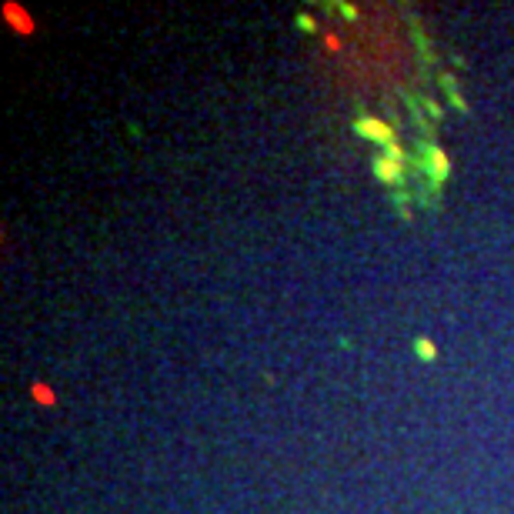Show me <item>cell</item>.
Masks as SVG:
<instances>
[{"label": "cell", "mask_w": 514, "mask_h": 514, "mask_svg": "<svg viewBox=\"0 0 514 514\" xmlns=\"http://www.w3.org/2000/svg\"><path fill=\"white\" fill-rule=\"evenodd\" d=\"M354 130H358L361 137H371L377 144H394V130L387 127L384 120H377V117H361L358 124H354Z\"/></svg>", "instance_id": "obj_1"}, {"label": "cell", "mask_w": 514, "mask_h": 514, "mask_svg": "<svg viewBox=\"0 0 514 514\" xmlns=\"http://www.w3.org/2000/svg\"><path fill=\"white\" fill-rule=\"evenodd\" d=\"M427 161H431V174H434L437 180H444V177H448L451 161H448V154H444L441 147H431V151H427Z\"/></svg>", "instance_id": "obj_2"}, {"label": "cell", "mask_w": 514, "mask_h": 514, "mask_svg": "<svg viewBox=\"0 0 514 514\" xmlns=\"http://www.w3.org/2000/svg\"><path fill=\"white\" fill-rule=\"evenodd\" d=\"M374 170H377V177H381V180H391V184L401 177V164H398V161H391V157L374 161Z\"/></svg>", "instance_id": "obj_3"}, {"label": "cell", "mask_w": 514, "mask_h": 514, "mask_svg": "<svg viewBox=\"0 0 514 514\" xmlns=\"http://www.w3.org/2000/svg\"><path fill=\"white\" fill-rule=\"evenodd\" d=\"M4 17H7V24H17V27H20V34H30V30H34V20H27L24 11H20V7H13V4H7V7H4Z\"/></svg>", "instance_id": "obj_4"}, {"label": "cell", "mask_w": 514, "mask_h": 514, "mask_svg": "<svg viewBox=\"0 0 514 514\" xmlns=\"http://www.w3.org/2000/svg\"><path fill=\"white\" fill-rule=\"evenodd\" d=\"M414 354H418L421 361H434L437 358V344L434 341H427V337H418V341H414Z\"/></svg>", "instance_id": "obj_5"}, {"label": "cell", "mask_w": 514, "mask_h": 514, "mask_svg": "<svg viewBox=\"0 0 514 514\" xmlns=\"http://www.w3.org/2000/svg\"><path fill=\"white\" fill-rule=\"evenodd\" d=\"M30 394H34L37 401H44V404H54V394L47 391V384H34L30 387Z\"/></svg>", "instance_id": "obj_6"}, {"label": "cell", "mask_w": 514, "mask_h": 514, "mask_svg": "<svg viewBox=\"0 0 514 514\" xmlns=\"http://www.w3.org/2000/svg\"><path fill=\"white\" fill-rule=\"evenodd\" d=\"M387 157H391V161H398V164H401V157H404V151H401L398 144H387Z\"/></svg>", "instance_id": "obj_7"}, {"label": "cell", "mask_w": 514, "mask_h": 514, "mask_svg": "<svg viewBox=\"0 0 514 514\" xmlns=\"http://www.w3.org/2000/svg\"><path fill=\"white\" fill-rule=\"evenodd\" d=\"M297 27H304V30H314V20H311V17H297Z\"/></svg>", "instance_id": "obj_8"}, {"label": "cell", "mask_w": 514, "mask_h": 514, "mask_svg": "<svg viewBox=\"0 0 514 514\" xmlns=\"http://www.w3.org/2000/svg\"><path fill=\"white\" fill-rule=\"evenodd\" d=\"M341 11H344L347 20H354V7H351V4H341Z\"/></svg>", "instance_id": "obj_9"}]
</instances>
